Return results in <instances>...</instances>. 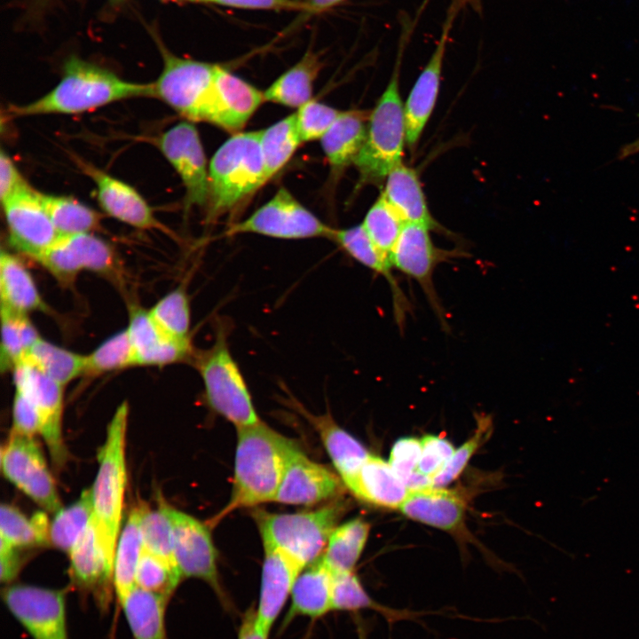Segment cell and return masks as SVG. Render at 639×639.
<instances>
[{"label": "cell", "instance_id": "obj_46", "mask_svg": "<svg viewBox=\"0 0 639 639\" xmlns=\"http://www.w3.org/2000/svg\"><path fill=\"white\" fill-rule=\"evenodd\" d=\"M182 580L166 561L143 548L136 573V586L170 599Z\"/></svg>", "mask_w": 639, "mask_h": 639}, {"label": "cell", "instance_id": "obj_26", "mask_svg": "<svg viewBox=\"0 0 639 639\" xmlns=\"http://www.w3.org/2000/svg\"><path fill=\"white\" fill-rule=\"evenodd\" d=\"M330 240L351 258L386 280L390 288L397 324L399 328L403 327L410 304L391 272L393 266L378 251L362 225L334 229Z\"/></svg>", "mask_w": 639, "mask_h": 639}, {"label": "cell", "instance_id": "obj_27", "mask_svg": "<svg viewBox=\"0 0 639 639\" xmlns=\"http://www.w3.org/2000/svg\"><path fill=\"white\" fill-rule=\"evenodd\" d=\"M466 505L461 492L430 486L409 491L399 509L413 520L453 531L462 524Z\"/></svg>", "mask_w": 639, "mask_h": 639}, {"label": "cell", "instance_id": "obj_53", "mask_svg": "<svg viewBox=\"0 0 639 639\" xmlns=\"http://www.w3.org/2000/svg\"><path fill=\"white\" fill-rule=\"evenodd\" d=\"M12 432L28 437L40 434V419L36 406L19 390L15 391L13 399Z\"/></svg>", "mask_w": 639, "mask_h": 639}, {"label": "cell", "instance_id": "obj_38", "mask_svg": "<svg viewBox=\"0 0 639 639\" xmlns=\"http://www.w3.org/2000/svg\"><path fill=\"white\" fill-rule=\"evenodd\" d=\"M50 523L43 512L28 518L16 507L2 504L0 538L16 548L44 546L50 543Z\"/></svg>", "mask_w": 639, "mask_h": 639}, {"label": "cell", "instance_id": "obj_56", "mask_svg": "<svg viewBox=\"0 0 639 639\" xmlns=\"http://www.w3.org/2000/svg\"><path fill=\"white\" fill-rule=\"evenodd\" d=\"M18 549L0 538V580L6 585L12 584L22 567Z\"/></svg>", "mask_w": 639, "mask_h": 639}, {"label": "cell", "instance_id": "obj_60", "mask_svg": "<svg viewBox=\"0 0 639 639\" xmlns=\"http://www.w3.org/2000/svg\"><path fill=\"white\" fill-rule=\"evenodd\" d=\"M169 1H176V2H202V0H169Z\"/></svg>", "mask_w": 639, "mask_h": 639}, {"label": "cell", "instance_id": "obj_50", "mask_svg": "<svg viewBox=\"0 0 639 639\" xmlns=\"http://www.w3.org/2000/svg\"><path fill=\"white\" fill-rule=\"evenodd\" d=\"M1 369L2 371L13 370L22 361L26 353L17 320V312L1 308Z\"/></svg>", "mask_w": 639, "mask_h": 639}, {"label": "cell", "instance_id": "obj_31", "mask_svg": "<svg viewBox=\"0 0 639 639\" xmlns=\"http://www.w3.org/2000/svg\"><path fill=\"white\" fill-rule=\"evenodd\" d=\"M0 298L1 308L17 313L48 309L29 272L18 257L4 250L0 254Z\"/></svg>", "mask_w": 639, "mask_h": 639}, {"label": "cell", "instance_id": "obj_12", "mask_svg": "<svg viewBox=\"0 0 639 639\" xmlns=\"http://www.w3.org/2000/svg\"><path fill=\"white\" fill-rule=\"evenodd\" d=\"M430 231L420 224H405L390 254V264L419 283L442 327L447 328L446 313L434 287L433 273L439 264L461 256L462 252L436 247Z\"/></svg>", "mask_w": 639, "mask_h": 639}, {"label": "cell", "instance_id": "obj_33", "mask_svg": "<svg viewBox=\"0 0 639 639\" xmlns=\"http://www.w3.org/2000/svg\"><path fill=\"white\" fill-rule=\"evenodd\" d=\"M332 572L321 557L307 566L296 580L292 605L287 619L296 615L318 618L331 611Z\"/></svg>", "mask_w": 639, "mask_h": 639}, {"label": "cell", "instance_id": "obj_42", "mask_svg": "<svg viewBox=\"0 0 639 639\" xmlns=\"http://www.w3.org/2000/svg\"><path fill=\"white\" fill-rule=\"evenodd\" d=\"M140 531L144 549L163 559L178 572L174 556L173 528L169 506L163 504L157 509H151L144 504Z\"/></svg>", "mask_w": 639, "mask_h": 639}, {"label": "cell", "instance_id": "obj_52", "mask_svg": "<svg viewBox=\"0 0 639 639\" xmlns=\"http://www.w3.org/2000/svg\"><path fill=\"white\" fill-rule=\"evenodd\" d=\"M421 452V439L412 437L399 438L392 446L389 463L405 484L417 471Z\"/></svg>", "mask_w": 639, "mask_h": 639}, {"label": "cell", "instance_id": "obj_10", "mask_svg": "<svg viewBox=\"0 0 639 639\" xmlns=\"http://www.w3.org/2000/svg\"><path fill=\"white\" fill-rule=\"evenodd\" d=\"M2 600L33 639H69L65 589L12 583Z\"/></svg>", "mask_w": 639, "mask_h": 639}, {"label": "cell", "instance_id": "obj_9", "mask_svg": "<svg viewBox=\"0 0 639 639\" xmlns=\"http://www.w3.org/2000/svg\"><path fill=\"white\" fill-rule=\"evenodd\" d=\"M333 232V228L304 208L286 188L280 187L269 201L248 218L233 224L225 234L256 233L296 240L316 237L330 239Z\"/></svg>", "mask_w": 639, "mask_h": 639}, {"label": "cell", "instance_id": "obj_22", "mask_svg": "<svg viewBox=\"0 0 639 639\" xmlns=\"http://www.w3.org/2000/svg\"><path fill=\"white\" fill-rule=\"evenodd\" d=\"M264 100V92L217 65L208 122L238 133Z\"/></svg>", "mask_w": 639, "mask_h": 639}, {"label": "cell", "instance_id": "obj_29", "mask_svg": "<svg viewBox=\"0 0 639 639\" xmlns=\"http://www.w3.org/2000/svg\"><path fill=\"white\" fill-rule=\"evenodd\" d=\"M348 489L358 499L387 509H399L409 493L390 464L372 454Z\"/></svg>", "mask_w": 639, "mask_h": 639}, {"label": "cell", "instance_id": "obj_19", "mask_svg": "<svg viewBox=\"0 0 639 639\" xmlns=\"http://www.w3.org/2000/svg\"><path fill=\"white\" fill-rule=\"evenodd\" d=\"M342 479L308 458L300 448L292 454L273 501L311 506L339 496Z\"/></svg>", "mask_w": 639, "mask_h": 639}, {"label": "cell", "instance_id": "obj_34", "mask_svg": "<svg viewBox=\"0 0 639 639\" xmlns=\"http://www.w3.org/2000/svg\"><path fill=\"white\" fill-rule=\"evenodd\" d=\"M170 599L135 587L121 608L133 639H168L165 613Z\"/></svg>", "mask_w": 639, "mask_h": 639}, {"label": "cell", "instance_id": "obj_61", "mask_svg": "<svg viewBox=\"0 0 639 639\" xmlns=\"http://www.w3.org/2000/svg\"><path fill=\"white\" fill-rule=\"evenodd\" d=\"M116 1H120V0H116Z\"/></svg>", "mask_w": 639, "mask_h": 639}, {"label": "cell", "instance_id": "obj_14", "mask_svg": "<svg viewBox=\"0 0 639 639\" xmlns=\"http://www.w3.org/2000/svg\"><path fill=\"white\" fill-rule=\"evenodd\" d=\"M157 146L185 189V206H207L209 169L199 133L190 121L177 123L157 139Z\"/></svg>", "mask_w": 639, "mask_h": 639}, {"label": "cell", "instance_id": "obj_58", "mask_svg": "<svg viewBox=\"0 0 639 639\" xmlns=\"http://www.w3.org/2000/svg\"><path fill=\"white\" fill-rule=\"evenodd\" d=\"M308 7L309 12H320L327 10L344 0H303Z\"/></svg>", "mask_w": 639, "mask_h": 639}, {"label": "cell", "instance_id": "obj_21", "mask_svg": "<svg viewBox=\"0 0 639 639\" xmlns=\"http://www.w3.org/2000/svg\"><path fill=\"white\" fill-rule=\"evenodd\" d=\"M132 346L135 366H164L193 359L190 338H175L164 334L148 311L132 305L126 328Z\"/></svg>", "mask_w": 639, "mask_h": 639}, {"label": "cell", "instance_id": "obj_48", "mask_svg": "<svg viewBox=\"0 0 639 639\" xmlns=\"http://www.w3.org/2000/svg\"><path fill=\"white\" fill-rule=\"evenodd\" d=\"M343 111L311 99L296 113L302 142L320 139Z\"/></svg>", "mask_w": 639, "mask_h": 639}, {"label": "cell", "instance_id": "obj_41", "mask_svg": "<svg viewBox=\"0 0 639 639\" xmlns=\"http://www.w3.org/2000/svg\"><path fill=\"white\" fill-rule=\"evenodd\" d=\"M92 517L91 489H87L82 493L79 500L55 513L50 523V543L69 554Z\"/></svg>", "mask_w": 639, "mask_h": 639}, {"label": "cell", "instance_id": "obj_4", "mask_svg": "<svg viewBox=\"0 0 639 639\" xmlns=\"http://www.w3.org/2000/svg\"><path fill=\"white\" fill-rule=\"evenodd\" d=\"M266 181L259 130L233 134L209 162L207 220L234 209Z\"/></svg>", "mask_w": 639, "mask_h": 639}, {"label": "cell", "instance_id": "obj_55", "mask_svg": "<svg viewBox=\"0 0 639 639\" xmlns=\"http://www.w3.org/2000/svg\"><path fill=\"white\" fill-rule=\"evenodd\" d=\"M202 2L238 9L308 12V7L303 0H202Z\"/></svg>", "mask_w": 639, "mask_h": 639}, {"label": "cell", "instance_id": "obj_40", "mask_svg": "<svg viewBox=\"0 0 639 639\" xmlns=\"http://www.w3.org/2000/svg\"><path fill=\"white\" fill-rule=\"evenodd\" d=\"M259 139L269 180L289 161L302 143L296 113L259 130Z\"/></svg>", "mask_w": 639, "mask_h": 639}, {"label": "cell", "instance_id": "obj_30", "mask_svg": "<svg viewBox=\"0 0 639 639\" xmlns=\"http://www.w3.org/2000/svg\"><path fill=\"white\" fill-rule=\"evenodd\" d=\"M143 508L144 504H138L130 510L116 545L113 587L119 608L136 587L137 568L144 548L140 531Z\"/></svg>", "mask_w": 639, "mask_h": 639}, {"label": "cell", "instance_id": "obj_18", "mask_svg": "<svg viewBox=\"0 0 639 639\" xmlns=\"http://www.w3.org/2000/svg\"><path fill=\"white\" fill-rule=\"evenodd\" d=\"M68 555L73 586L83 598L91 596L100 611H107L114 595V568L100 546L93 517Z\"/></svg>", "mask_w": 639, "mask_h": 639}, {"label": "cell", "instance_id": "obj_36", "mask_svg": "<svg viewBox=\"0 0 639 639\" xmlns=\"http://www.w3.org/2000/svg\"><path fill=\"white\" fill-rule=\"evenodd\" d=\"M370 525L353 518L332 532L321 559L333 572H353L368 538Z\"/></svg>", "mask_w": 639, "mask_h": 639}, {"label": "cell", "instance_id": "obj_39", "mask_svg": "<svg viewBox=\"0 0 639 639\" xmlns=\"http://www.w3.org/2000/svg\"><path fill=\"white\" fill-rule=\"evenodd\" d=\"M38 195L60 236L99 229L100 215L78 200L39 192Z\"/></svg>", "mask_w": 639, "mask_h": 639}, {"label": "cell", "instance_id": "obj_15", "mask_svg": "<svg viewBox=\"0 0 639 639\" xmlns=\"http://www.w3.org/2000/svg\"><path fill=\"white\" fill-rule=\"evenodd\" d=\"M16 390L36 406L43 437L55 468L60 469L67 453L62 437L63 386L37 368L20 362L13 368Z\"/></svg>", "mask_w": 639, "mask_h": 639}, {"label": "cell", "instance_id": "obj_28", "mask_svg": "<svg viewBox=\"0 0 639 639\" xmlns=\"http://www.w3.org/2000/svg\"><path fill=\"white\" fill-rule=\"evenodd\" d=\"M382 193L405 223L420 224L431 231L441 230L432 217L416 171L402 162L387 176Z\"/></svg>", "mask_w": 639, "mask_h": 639}, {"label": "cell", "instance_id": "obj_3", "mask_svg": "<svg viewBox=\"0 0 639 639\" xmlns=\"http://www.w3.org/2000/svg\"><path fill=\"white\" fill-rule=\"evenodd\" d=\"M127 402L115 410L98 454V472L91 489L93 521L100 546L114 568L127 482L125 446Z\"/></svg>", "mask_w": 639, "mask_h": 639}, {"label": "cell", "instance_id": "obj_49", "mask_svg": "<svg viewBox=\"0 0 639 639\" xmlns=\"http://www.w3.org/2000/svg\"><path fill=\"white\" fill-rule=\"evenodd\" d=\"M489 428L490 423L485 419H482L473 436L458 449L454 450L452 457L442 470L432 478V486L444 487L459 477L478 446L482 444L485 435L488 434Z\"/></svg>", "mask_w": 639, "mask_h": 639}, {"label": "cell", "instance_id": "obj_7", "mask_svg": "<svg viewBox=\"0 0 639 639\" xmlns=\"http://www.w3.org/2000/svg\"><path fill=\"white\" fill-rule=\"evenodd\" d=\"M405 142V112L396 68L369 114L366 140L354 161L361 178L369 181L386 178L402 162Z\"/></svg>", "mask_w": 639, "mask_h": 639}, {"label": "cell", "instance_id": "obj_24", "mask_svg": "<svg viewBox=\"0 0 639 639\" xmlns=\"http://www.w3.org/2000/svg\"><path fill=\"white\" fill-rule=\"evenodd\" d=\"M264 549L260 597L256 612L258 626L269 633L304 568L274 548L264 546Z\"/></svg>", "mask_w": 639, "mask_h": 639}, {"label": "cell", "instance_id": "obj_59", "mask_svg": "<svg viewBox=\"0 0 639 639\" xmlns=\"http://www.w3.org/2000/svg\"><path fill=\"white\" fill-rule=\"evenodd\" d=\"M639 117V114H637ZM639 153V138L631 143L625 145L619 151V158L625 159Z\"/></svg>", "mask_w": 639, "mask_h": 639}, {"label": "cell", "instance_id": "obj_20", "mask_svg": "<svg viewBox=\"0 0 639 639\" xmlns=\"http://www.w3.org/2000/svg\"><path fill=\"white\" fill-rule=\"evenodd\" d=\"M75 162L94 182L99 203L105 213L138 229L166 231L150 205L134 187L91 163L79 158Z\"/></svg>", "mask_w": 639, "mask_h": 639}, {"label": "cell", "instance_id": "obj_2", "mask_svg": "<svg viewBox=\"0 0 639 639\" xmlns=\"http://www.w3.org/2000/svg\"><path fill=\"white\" fill-rule=\"evenodd\" d=\"M138 97H154L153 83L126 81L114 72L76 56L64 63L57 85L41 98L12 106L13 116L75 114Z\"/></svg>", "mask_w": 639, "mask_h": 639}, {"label": "cell", "instance_id": "obj_57", "mask_svg": "<svg viewBox=\"0 0 639 639\" xmlns=\"http://www.w3.org/2000/svg\"><path fill=\"white\" fill-rule=\"evenodd\" d=\"M268 634L258 626L256 611L248 610L243 617L238 639H267Z\"/></svg>", "mask_w": 639, "mask_h": 639}, {"label": "cell", "instance_id": "obj_32", "mask_svg": "<svg viewBox=\"0 0 639 639\" xmlns=\"http://www.w3.org/2000/svg\"><path fill=\"white\" fill-rule=\"evenodd\" d=\"M367 124L361 111H343L320 138L322 150L331 167L342 170L354 163L367 136Z\"/></svg>", "mask_w": 639, "mask_h": 639}, {"label": "cell", "instance_id": "obj_51", "mask_svg": "<svg viewBox=\"0 0 639 639\" xmlns=\"http://www.w3.org/2000/svg\"><path fill=\"white\" fill-rule=\"evenodd\" d=\"M422 452L417 471L431 479L439 473L452 457L454 447L440 436L426 434L421 438Z\"/></svg>", "mask_w": 639, "mask_h": 639}, {"label": "cell", "instance_id": "obj_6", "mask_svg": "<svg viewBox=\"0 0 639 639\" xmlns=\"http://www.w3.org/2000/svg\"><path fill=\"white\" fill-rule=\"evenodd\" d=\"M343 511V504L335 501L291 514L259 511L255 518L264 546L280 550L304 569L322 556Z\"/></svg>", "mask_w": 639, "mask_h": 639}, {"label": "cell", "instance_id": "obj_45", "mask_svg": "<svg viewBox=\"0 0 639 639\" xmlns=\"http://www.w3.org/2000/svg\"><path fill=\"white\" fill-rule=\"evenodd\" d=\"M131 366H135L134 354L128 332L124 329L86 355L83 375L94 376Z\"/></svg>", "mask_w": 639, "mask_h": 639}, {"label": "cell", "instance_id": "obj_8", "mask_svg": "<svg viewBox=\"0 0 639 639\" xmlns=\"http://www.w3.org/2000/svg\"><path fill=\"white\" fill-rule=\"evenodd\" d=\"M158 43L163 66L153 83L154 98L187 121L208 122L217 65L177 56Z\"/></svg>", "mask_w": 639, "mask_h": 639}, {"label": "cell", "instance_id": "obj_13", "mask_svg": "<svg viewBox=\"0 0 639 639\" xmlns=\"http://www.w3.org/2000/svg\"><path fill=\"white\" fill-rule=\"evenodd\" d=\"M37 261L63 285L72 284L83 270L120 278L113 248L91 233L59 236Z\"/></svg>", "mask_w": 639, "mask_h": 639}, {"label": "cell", "instance_id": "obj_17", "mask_svg": "<svg viewBox=\"0 0 639 639\" xmlns=\"http://www.w3.org/2000/svg\"><path fill=\"white\" fill-rule=\"evenodd\" d=\"M2 207L9 242L18 251L38 260L59 238L38 192L32 188L2 202Z\"/></svg>", "mask_w": 639, "mask_h": 639}, {"label": "cell", "instance_id": "obj_25", "mask_svg": "<svg viewBox=\"0 0 639 639\" xmlns=\"http://www.w3.org/2000/svg\"><path fill=\"white\" fill-rule=\"evenodd\" d=\"M289 402L315 428L342 482L349 488L370 455L367 448L341 428L328 413L312 414L293 398Z\"/></svg>", "mask_w": 639, "mask_h": 639}, {"label": "cell", "instance_id": "obj_43", "mask_svg": "<svg viewBox=\"0 0 639 639\" xmlns=\"http://www.w3.org/2000/svg\"><path fill=\"white\" fill-rule=\"evenodd\" d=\"M361 225L378 251L390 263V254L405 223L383 194L368 209Z\"/></svg>", "mask_w": 639, "mask_h": 639}, {"label": "cell", "instance_id": "obj_37", "mask_svg": "<svg viewBox=\"0 0 639 639\" xmlns=\"http://www.w3.org/2000/svg\"><path fill=\"white\" fill-rule=\"evenodd\" d=\"M21 362L37 368L62 386L83 375L86 355H81L38 340L25 354Z\"/></svg>", "mask_w": 639, "mask_h": 639}, {"label": "cell", "instance_id": "obj_54", "mask_svg": "<svg viewBox=\"0 0 639 639\" xmlns=\"http://www.w3.org/2000/svg\"><path fill=\"white\" fill-rule=\"evenodd\" d=\"M31 187L22 177L15 162L4 150L0 154V200L1 203Z\"/></svg>", "mask_w": 639, "mask_h": 639}, {"label": "cell", "instance_id": "obj_11", "mask_svg": "<svg viewBox=\"0 0 639 639\" xmlns=\"http://www.w3.org/2000/svg\"><path fill=\"white\" fill-rule=\"evenodd\" d=\"M1 469L6 479L44 510L56 513L61 509L54 479L35 437L11 431L1 450Z\"/></svg>", "mask_w": 639, "mask_h": 639}, {"label": "cell", "instance_id": "obj_1", "mask_svg": "<svg viewBox=\"0 0 639 639\" xmlns=\"http://www.w3.org/2000/svg\"><path fill=\"white\" fill-rule=\"evenodd\" d=\"M237 429L230 500L212 525L238 509L273 501L285 469L297 445L261 420Z\"/></svg>", "mask_w": 639, "mask_h": 639}, {"label": "cell", "instance_id": "obj_5", "mask_svg": "<svg viewBox=\"0 0 639 639\" xmlns=\"http://www.w3.org/2000/svg\"><path fill=\"white\" fill-rule=\"evenodd\" d=\"M229 326L218 320L210 348L195 352L193 362L204 386L205 399L212 411L236 428L256 423L260 418L241 370L232 355Z\"/></svg>", "mask_w": 639, "mask_h": 639}, {"label": "cell", "instance_id": "obj_23", "mask_svg": "<svg viewBox=\"0 0 639 639\" xmlns=\"http://www.w3.org/2000/svg\"><path fill=\"white\" fill-rule=\"evenodd\" d=\"M451 21L449 19L446 22L440 40L404 104L406 140L409 147L420 138L437 101Z\"/></svg>", "mask_w": 639, "mask_h": 639}, {"label": "cell", "instance_id": "obj_47", "mask_svg": "<svg viewBox=\"0 0 639 639\" xmlns=\"http://www.w3.org/2000/svg\"><path fill=\"white\" fill-rule=\"evenodd\" d=\"M377 608L353 572H332L331 609L355 611Z\"/></svg>", "mask_w": 639, "mask_h": 639}, {"label": "cell", "instance_id": "obj_44", "mask_svg": "<svg viewBox=\"0 0 639 639\" xmlns=\"http://www.w3.org/2000/svg\"><path fill=\"white\" fill-rule=\"evenodd\" d=\"M158 327L175 338L189 337L191 310L186 291L178 287L160 299L149 311Z\"/></svg>", "mask_w": 639, "mask_h": 639}, {"label": "cell", "instance_id": "obj_16", "mask_svg": "<svg viewBox=\"0 0 639 639\" xmlns=\"http://www.w3.org/2000/svg\"><path fill=\"white\" fill-rule=\"evenodd\" d=\"M173 528L174 556L181 579L204 580L220 594L217 551L209 526L169 506Z\"/></svg>", "mask_w": 639, "mask_h": 639}, {"label": "cell", "instance_id": "obj_35", "mask_svg": "<svg viewBox=\"0 0 639 639\" xmlns=\"http://www.w3.org/2000/svg\"><path fill=\"white\" fill-rule=\"evenodd\" d=\"M321 68L320 57L308 51L264 91V100L299 108L312 99L313 83Z\"/></svg>", "mask_w": 639, "mask_h": 639}]
</instances>
